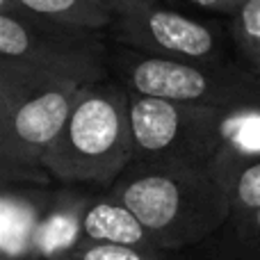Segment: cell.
<instances>
[{
    "mask_svg": "<svg viewBox=\"0 0 260 260\" xmlns=\"http://www.w3.org/2000/svg\"><path fill=\"white\" fill-rule=\"evenodd\" d=\"M165 251H185L231 217L224 185L206 165L133 160L110 187Z\"/></svg>",
    "mask_w": 260,
    "mask_h": 260,
    "instance_id": "1",
    "label": "cell"
},
{
    "mask_svg": "<svg viewBox=\"0 0 260 260\" xmlns=\"http://www.w3.org/2000/svg\"><path fill=\"white\" fill-rule=\"evenodd\" d=\"M135 160L130 89L117 78L80 87L44 165L55 183L110 189Z\"/></svg>",
    "mask_w": 260,
    "mask_h": 260,
    "instance_id": "2",
    "label": "cell"
},
{
    "mask_svg": "<svg viewBox=\"0 0 260 260\" xmlns=\"http://www.w3.org/2000/svg\"><path fill=\"white\" fill-rule=\"evenodd\" d=\"M110 30L0 9V87L110 78Z\"/></svg>",
    "mask_w": 260,
    "mask_h": 260,
    "instance_id": "3",
    "label": "cell"
},
{
    "mask_svg": "<svg viewBox=\"0 0 260 260\" xmlns=\"http://www.w3.org/2000/svg\"><path fill=\"white\" fill-rule=\"evenodd\" d=\"M48 80L0 87V178L3 183H55L44 160L62 133L80 87Z\"/></svg>",
    "mask_w": 260,
    "mask_h": 260,
    "instance_id": "4",
    "label": "cell"
},
{
    "mask_svg": "<svg viewBox=\"0 0 260 260\" xmlns=\"http://www.w3.org/2000/svg\"><path fill=\"white\" fill-rule=\"evenodd\" d=\"M110 73L133 94L194 105H233L260 101V76L240 62L206 64L189 59L157 57L114 44Z\"/></svg>",
    "mask_w": 260,
    "mask_h": 260,
    "instance_id": "5",
    "label": "cell"
},
{
    "mask_svg": "<svg viewBox=\"0 0 260 260\" xmlns=\"http://www.w3.org/2000/svg\"><path fill=\"white\" fill-rule=\"evenodd\" d=\"M135 160L208 165L221 148L219 108L142 96L130 91Z\"/></svg>",
    "mask_w": 260,
    "mask_h": 260,
    "instance_id": "6",
    "label": "cell"
},
{
    "mask_svg": "<svg viewBox=\"0 0 260 260\" xmlns=\"http://www.w3.org/2000/svg\"><path fill=\"white\" fill-rule=\"evenodd\" d=\"M114 44L157 57L226 64V30L217 21L192 16L162 0L121 7L110 25Z\"/></svg>",
    "mask_w": 260,
    "mask_h": 260,
    "instance_id": "7",
    "label": "cell"
},
{
    "mask_svg": "<svg viewBox=\"0 0 260 260\" xmlns=\"http://www.w3.org/2000/svg\"><path fill=\"white\" fill-rule=\"evenodd\" d=\"M55 183H3L0 260H39V233Z\"/></svg>",
    "mask_w": 260,
    "mask_h": 260,
    "instance_id": "8",
    "label": "cell"
},
{
    "mask_svg": "<svg viewBox=\"0 0 260 260\" xmlns=\"http://www.w3.org/2000/svg\"><path fill=\"white\" fill-rule=\"evenodd\" d=\"M99 189L91 185L57 183L39 233V260H69L82 242L85 212Z\"/></svg>",
    "mask_w": 260,
    "mask_h": 260,
    "instance_id": "9",
    "label": "cell"
},
{
    "mask_svg": "<svg viewBox=\"0 0 260 260\" xmlns=\"http://www.w3.org/2000/svg\"><path fill=\"white\" fill-rule=\"evenodd\" d=\"M117 242L135 247H157L137 215L110 189H99L85 212L82 242Z\"/></svg>",
    "mask_w": 260,
    "mask_h": 260,
    "instance_id": "10",
    "label": "cell"
},
{
    "mask_svg": "<svg viewBox=\"0 0 260 260\" xmlns=\"http://www.w3.org/2000/svg\"><path fill=\"white\" fill-rule=\"evenodd\" d=\"M185 251L187 260H260V208L231 215L210 238Z\"/></svg>",
    "mask_w": 260,
    "mask_h": 260,
    "instance_id": "11",
    "label": "cell"
},
{
    "mask_svg": "<svg viewBox=\"0 0 260 260\" xmlns=\"http://www.w3.org/2000/svg\"><path fill=\"white\" fill-rule=\"evenodd\" d=\"M0 9H23L41 18L96 30H110L114 23V12L89 0H0Z\"/></svg>",
    "mask_w": 260,
    "mask_h": 260,
    "instance_id": "12",
    "label": "cell"
},
{
    "mask_svg": "<svg viewBox=\"0 0 260 260\" xmlns=\"http://www.w3.org/2000/svg\"><path fill=\"white\" fill-rule=\"evenodd\" d=\"M231 201V215H247L260 208V157L212 171Z\"/></svg>",
    "mask_w": 260,
    "mask_h": 260,
    "instance_id": "13",
    "label": "cell"
},
{
    "mask_svg": "<svg viewBox=\"0 0 260 260\" xmlns=\"http://www.w3.org/2000/svg\"><path fill=\"white\" fill-rule=\"evenodd\" d=\"M229 37L240 64L260 76V0H244L229 16Z\"/></svg>",
    "mask_w": 260,
    "mask_h": 260,
    "instance_id": "14",
    "label": "cell"
},
{
    "mask_svg": "<svg viewBox=\"0 0 260 260\" xmlns=\"http://www.w3.org/2000/svg\"><path fill=\"white\" fill-rule=\"evenodd\" d=\"M160 247H135L117 242H80L69 260H169Z\"/></svg>",
    "mask_w": 260,
    "mask_h": 260,
    "instance_id": "15",
    "label": "cell"
},
{
    "mask_svg": "<svg viewBox=\"0 0 260 260\" xmlns=\"http://www.w3.org/2000/svg\"><path fill=\"white\" fill-rule=\"evenodd\" d=\"M183 3L189 5H197V7L206 9V12L212 14H224V16H231L244 0H183Z\"/></svg>",
    "mask_w": 260,
    "mask_h": 260,
    "instance_id": "16",
    "label": "cell"
},
{
    "mask_svg": "<svg viewBox=\"0 0 260 260\" xmlns=\"http://www.w3.org/2000/svg\"><path fill=\"white\" fill-rule=\"evenodd\" d=\"M135 3H142V0H112V7H114V16L121 7H128V5H135Z\"/></svg>",
    "mask_w": 260,
    "mask_h": 260,
    "instance_id": "17",
    "label": "cell"
},
{
    "mask_svg": "<svg viewBox=\"0 0 260 260\" xmlns=\"http://www.w3.org/2000/svg\"><path fill=\"white\" fill-rule=\"evenodd\" d=\"M89 3H96V5H101V7H105V9H110V12H114L112 0H89Z\"/></svg>",
    "mask_w": 260,
    "mask_h": 260,
    "instance_id": "18",
    "label": "cell"
}]
</instances>
